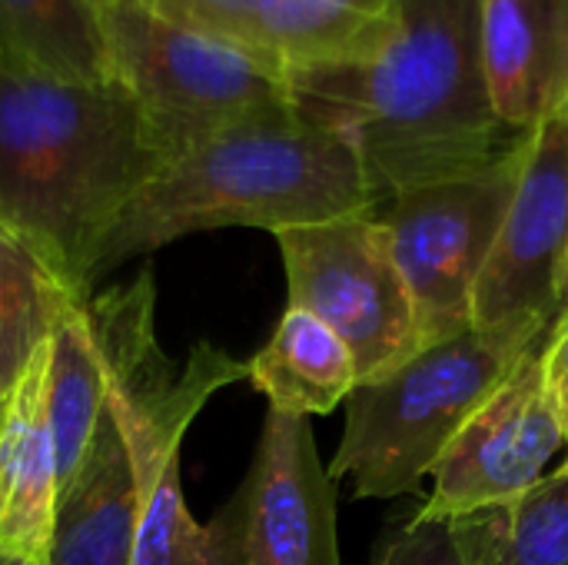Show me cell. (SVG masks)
Returning <instances> with one entry per match:
<instances>
[{"label":"cell","instance_id":"cell-24","mask_svg":"<svg viewBox=\"0 0 568 565\" xmlns=\"http://www.w3.org/2000/svg\"><path fill=\"white\" fill-rule=\"evenodd\" d=\"M7 410H10V396L0 393V430H3V420H7Z\"/></svg>","mask_w":568,"mask_h":565},{"label":"cell","instance_id":"cell-16","mask_svg":"<svg viewBox=\"0 0 568 565\" xmlns=\"http://www.w3.org/2000/svg\"><path fill=\"white\" fill-rule=\"evenodd\" d=\"M0 63L63 80H113L100 7L90 0H0Z\"/></svg>","mask_w":568,"mask_h":565},{"label":"cell","instance_id":"cell-5","mask_svg":"<svg viewBox=\"0 0 568 565\" xmlns=\"http://www.w3.org/2000/svg\"><path fill=\"white\" fill-rule=\"evenodd\" d=\"M100 20L113 77L133 93L166 163L236 127L296 113L286 73L233 43L130 0L100 7Z\"/></svg>","mask_w":568,"mask_h":565},{"label":"cell","instance_id":"cell-6","mask_svg":"<svg viewBox=\"0 0 568 565\" xmlns=\"http://www.w3.org/2000/svg\"><path fill=\"white\" fill-rule=\"evenodd\" d=\"M106 376V410L130 453L140 503L180 480V446L196 413L220 390L250 380V366L196 343L183 363L156 343V290L143 270L83 303Z\"/></svg>","mask_w":568,"mask_h":565},{"label":"cell","instance_id":"cell-12","mask_svg":"<svg viewBox=\"0 0 568 565\" xmlns=\"http://www.w3.org/2000/svg\"><path fill=\"white\" fill-rule=\"evenodd\" d=\"M479 53L506 127L529 133L568 107V0H479Z\"/></svg>","mask_w":568,"mask_h":565},{"label":"cell","instance_id":"cell-1","mask_svg":"<svg viewBox=\"0 0 568 565\" xmlns=\"http://www.w3.org/2000/svg\"><path fill=\"white\" fill-rule=\"evenodd\" d=\"M303 117L359 153L376 206L509 160L529 133L499 120L479 53V0H379L346 60L286 77Z\"/></svg>","mask_w":568,"mask_h":565},{"label":"cell","instance_id":"cell-23","mask_svg":"<svg viewBox=\"0 0 568 565\" xmlns=\"http://www.w3.org/2000/svg\"><path fill=\"white\" fill-rule=\"evenodd\" d=\"M539 373H542V393L546 403L562 426L568 443V306L559 313V320L549 326L542 340V356H539Z\"/></svg>","mask_w":568,"mask_h":565},{"label":"cell","instance_id":"cell-4","mask_svg":"<svg viewBox=\"0 0 568 565\" xmlns=\"http://www.w3.org/2000/svg\"><path fill=\"white\" fill-rule=\"evenodd\" d=\"M536 343L469 326L423 346L396 370L356 383L343 403L346 426L329 480L349 483L359 500H393L419 490L466 420Z\"/></svg>","mask_w":568,"mask_h":565},{"label":"cell","instance_id":"cell-27","mask_svg":"<svg viewBox=\"0 0 568 565\" xmlns=\"http://www.w3.org/2000/svg\"><path fill=\"white\" fill-rule=\"evenodd\" d=\"M566 450H568V443H566ZM556 473H562V476H568V456H566V463H562V466H559Z\"/></svg>","mask_w":568,"mask_h":565},{"label":"cell","instance_id":"cell-18","mask_svg":"<svg viewBox=\"0 0 568 565\" xmlns=\"http://www.w3.org/2000/svg\"><path fill=\"white\" fill-rule=\"evenodd\" d=\"M47 416L57 446L60 490L73 480L87 460L97 430L106 416V376L103 360L87 320L83 303H77L50 336V383H47Z\"/></svg>","mask_w":568,"mask_h":565},{"label":"cell","instance_id":"cell-17","mask_svg":"<svg viewBox=\"0 0 568 565\" xmlns=\"http://www.w3.org/2000/svg\"><path fill=\"white\" fill-rule=\"evenodd\" d=\"M463 565H568V476L449 523Z\"/></svg>","mask_w":568,"mask_h":565},{"label":"cell","instance_id":"cell-26","mask_svg":"<svg viewBox=\"0 0 568 565\" xmlns=\"http://www.w3.org/2000/svg\"><path fill=\"white\" fill-rule=\"evenodd\" d=\"M0 565H33V563H27V559H13V556H3V553H0Z\"/></svg>","mask_w":568,"mask_h":565},{"label":"cell","instance_id":"cell-25","mask_svg":"<svg viewBox=\"0 0 568 565\" xmlns=\"http://www.w3.org/2000/svg\"><path fill=\"white\" fill-rule=\"evenodd\" d=\"M559 300H562V310L568 306V263H566V276H562V293H559Z\"/></svg>","mask_w":568,"mask_h":565},{"label":"cell","instance_id":"cell-2","mask_svg":"<svg viewBox=\"0 0 568 565\" xmlns=\"http://www.w3.org/2000/svg\"><path fill=\"white\" fill-rule=\"evenodd\" d=\"M166 160L133 93L0 63V233L33 253L80 303L126 203Z\"/></svg>","mask_w":568,"mask_h":565},{"label":"cell","instance_id":"cell-19","mask_svg":"<svg viewBox=\"0 0 568 565\" xmlns=\"http://www.w3.org/2000/svg\"><path fill=\"white\" fill-rule=\"evenodd\" d=\"M77 303L33 253L0 233V393L17 390L27 363Z\"/></svg>","mask_w":568,"mask_h":565},{"label":"cell","instance_id":"cell-9","mask_svg":"<svg viewBox=\"0 0 568 565\" xmlns=\"http://www.w3.org/2000/svg\"><path fill=\"white\" fill-rule=\"evenodd\" d=\"M568 263V107L539 120L473 296V326L536 343L562 313Z\"/></svg>","mask_w":568,"mask_h":565},{"label":"cell","instance_id":"cell-10","mask_svg":"<svg viewBox=\"0 0 568 565\" xmlns=\"http://www.w3.org/2000/svg\"><path fill=\"white\" fill-rule=\"evenodd\" d=\"M206 536L210 565H339L336 483L310 420L266 413L253 463Z\"/></svg>","mask_w":568,"mask_h":565},{"label":"cell","instance_id":"cell-29","mask_svg":"<svg viewBox=\"0 0 568 565\" xmlns=\"http://www.w3.org/2000/svg\"><path fill=\"white\" fill-rule=\"evenodd\" d=\"M110 3H116V0H110ZM130 3H146V0H130Z\"/></svg>","mask_w":568,"mask_h":565},{"label":"cell","instance_id":"cell-11","mask_svg":"<svg viewBox=\"0 0 568 565\" xmlns=\"http://www.w3.org/2000/svg\"><path fill=\"white\" fill-rule=\"evenodd\" d=\"M542 340L519 356L506 383L456 433L433 470V493L416 516L453 523L542 483L549 460L566 446V433L542 393Z\"/></svg>","mask_w":568,"mask_h":565},{"label":"cell","instance_id":"cell-13","mask_svg":"<svg viewBox=\"0 0 568 565\" xmlns=\"http://www.w3.org/2000/svg\"><path fill=\"white\" fill-rule=\"evenodd\" d=\"M47 383L50 343L27 363L0 430V553L33 565L47 563L60 500Z\"/></svg>","mask_w":568,"mask_h":565},{"label":"cell","instance_id":"cell-14","mask_svg":"<svg viewBox=\"0 0 568 565\" xmlns=\"http://www.w3.org/2000/svg\"><path fill=\"white\" fill-rule=\"evenodd\" d=\"M140 513L136 473L106 410L87 460L60 490L43 565H133Z\"/></svg>","mask_w":568,"mask_h":565},{"label":"cell","instance_id":"cell-22","mask_svg":"<svg viewBox=\"0 0 568 565\" xmlns=\"http://www.w3.org/2000/svg\"><path fill=\"white\" fill-rule=\"evenodd\" d=\"M373 565H463L449 523L423 519V516H406L399 519L386 539L379 543V553Z\"/></svg>","mask_w":568,"mask_h":565},{"label":"cell","instance_id":"cell-28","mask_svg":"<svg viewBox=\"0 0 568 565\" xmlns=\"http://www.w3.org/2000/svg\"><path fill=\"white\" fill-rule=\"evenodd\" d=\"M90 3H97V7H106L110 0H90Z\"/></svg>","mask_w":568,"mask_h":565},{"label":"cell","instance_id":"cell-7","mask_svg":"<svg viewBox=\"0 0 568 565\" xmlns=\"http://www.w3.org/2000/svg\"><path fill=\"white\" fill-rule=\"evenodd\" d=\"M273 236L290 306L313 313L349 346L359 383L423 350L409 286L376 213L286 226Z\"/></svg>","mask_w":568,"mask_h":565},{"label":"cell","instance_id":"cell-21","mask_svg":"<svg viewBox=\"0 0 568 565\" xmlns=\"http://www.w3.org/2000/svg\"><path fill=\"white\" fill-rule=\"evenodd\" d=\"M273 3L276 0H146V7L156 17H163L183 30L233 43L266 63H273V57H270Z\"/></svg>","mask_w":568,"mask_h":565},{"label":"cell","instance_id":"cell-15","mask_svg":"<svg viewBox=\"0 0 568 565\" xmlns=\"http://www.w3.org/2000/svg\"><path fill=\"white\" fill-rule=\"evenodd\" d=\"M246 366L270 410L303 420L333 413L359 383L349 346L300 306H286L270 343Z\"/></svg>","mask_w":568,"mask_h":565},{"label":"cell","instance_id":"cell-20","mask_svg":"<svg viewBox=\"0 0 568 565\" xmlns=\"http://www.w3.org/2000/svg\"><path fill=\"white\" fill-rule=\"evenodd\" d=\"M376 10L379 0H276L270 17V57L286 77L346 60L366 37Z\"/></svg>","mask_w":568,"mask_h":565},{"label":"cell","instance_id":"cell-3","mask_svg":"<svg viewBox=\"0 0 568 565\" xmlns=\"http://www.w3.org/2000/svg\"><path fill=\"white\" fill-rule=\"evenodd\" d=\"M373 210L376 193L356 147L296 110L236 127L163 163L106 233L93 283L123 260L190 233L223 226L280 233Z\"/></svg>","mask_w":568,"mask_h":565},{"label":"cell","instance_id":"cell-8","mask_svg":"<svg viewBox=\"0 0 568 565\" xmlns=\"http://www.w3.org/2000/svg\"><path fill=\"white\" fill-rule=\"evenodd\" d=\"M523 147L489 170L403 190L373 210L409 286L423 346L473 326V296L509 210Z\"/></svg>","mask_w":568,"mask_h":565}]
</instances>
